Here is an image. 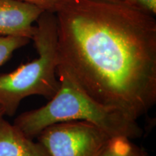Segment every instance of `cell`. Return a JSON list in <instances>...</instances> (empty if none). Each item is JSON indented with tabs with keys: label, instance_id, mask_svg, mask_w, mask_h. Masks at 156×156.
<instances>
[{
	"label": "cell",
	"instance_id": "cell-2",
	"mask_svg": "<svg viewBox=\"0 0 156 156\" xmlns=\"http://www.w3.org/2000/svg\"><path fill=\"white\" fill-rule=\"evenodd\" d=\"M60 86L58 92L41 108L21 114L14 124L30 139L45 128L57 123L83 121L100 128L110 136L136 139L142 135L137 121L95 101L67 74L56 68Z\"/></svg>",
	"mask_w": 156,
	"mask_h": 156
},
{
	"label": "cell",
	"instance_id": "cell-9",
	"mask_svg": "<svg viewBox=\"0 0 156 156\" xmlns=\"http://www.w3.org/2000/svg\"><path fill=\"white\" fill-rule=\"evenodd\" d=\"M123 2L147 14L156 15V0H124Z\"/></svg>",
	"mask_w": 156,
	"mask_h": 156
},
{
	"label": "cell",
	"instance_id": "cell-8",
	"mask_svg": "<svg viewBox=\"0 0 156 156\" xmlns=\"http://www.w3.org/2000/svg\"><path fill=\"white\" fill-rule=\"evenodd\" d=\"M30 41L25 37L0 35V66L10 58L15 51L27 45Z\"/></svg>",
	"mask_w": 156,
	"mask_h": 156
},
{
	"label": "cell",
	"instance_id": "cell-5",
	"mask_svg": "<svg viewBox=\"0 0 156 156\" xmlns=\"http://www.w3.org/2000/svg\"><path fill=\"white\" fill-rule=\"evenodd\" d=\"M44 10L20 0H0V35L32 40L36 22Z\"/></svg>",
	"mask_w": 156,
	"mask_h": 156
},
{
	"label": "cell",
	"instance_id": "cell-7",
	"mask_svg": "<svg viewBox=\"0 0 156 156\" xmlns=\"http://www.w3.org/2000/svg\"><path fill=\"white\" fill-rule=\"evenodd\" d=\"M98 156H148V154L129 138L118 136L111 138Z\"/></svg>",
	"mask_w": 156,
	"mask_h": 156
},
{
	"label": "cell",
	"instance_id": "cell-11",
	"mask_svg": "<svg viewBox=\"0 0 156 156\" xmlns=\"http://www.w3.org/2000/svg\"><path fill=\"white\" fill-rule=\"evenodd\" d=\"M101 1L112 2H124V0H101Z\"/></svg>",
	"mask_w": 156,
	"mask_h": 156
},
{
	"label": "cell",
	"instance_id": "cell-3",
	"mask_svg": "<svg viewBox=\"0 0 156 156\" xmlns=\"http://www.w3.org/2000/svg\"><path fill=\"white\" fill-rule=\"evenodd\" d=\"M36 22L32 40L38 57L11 73L0 75V106L5 115L13 116L25 98L41 95L49 100L59 89L56 15L44 11Z\"/></svg>",
	"mask_w": 156,
	"mask_h": 156
},
{
	"label": "cell",
	"instance_id": "cell-1",
	"mask_svg": "<svg viewBox=\"0 0 156 156\" xmlns=\"http://www.w3.org/2000/svg\"><path fill=\"white\" fill-rule=\"evenodd\" d=\"M57 69L95 101L132 119L156 103V20L124 2L62 0Z\"/></svg>",
	"mask_w": 156,
	"mask_h": 156
},
{
	"label": "cell",
	"instance_id": "cell-4",
	"mask_svg": "<svg viewBox=\"0 0 156 156\" xmlns=\"http://www.w3.org/2000/svg\"><path fill=\"white\" fill-rule=\"evenodd\" d=\"M37 138L49 156H98L112 137L94 124L72 121L52 124Z\"/></svg>",
	"mask_w": 156,
	"mask_h": 156
},
{
	"label": "cell",
	"instance_id": "cell-12",
	"mask_svg": "<svg viewBox=\"0 0 156 156\" xmlns=\"http://www.w3.org/2000/svg\"><path fill=\"white\" fill-rule=\"evenodd\" d=\"M4 115H5V111H4L2 107L0 106V118H1V117H2Z\"/></svg>",
	"mask_w": 156,
	"mask_h": 156
},
{
	"label": "cell",
	"instance_id": "cell-6",
	"mask_svg": "<svg viewBox=\"0 0 156 156\" xmlns=\"http://www.w3.org/2000/svg\"><path fill=\"white\" fill-rule=\"evenodd\" d=\"M0 156H49L40 142L27 136L14 124L0 118Z\"/></svg>",
	"mask_w": 156,
	"mask_h": 156
},
{
	"label": "cell",
	"instance_id": "cell-10",
	"mask_svg": "<svg viewBox=\"0 0 156 156\" xmlns=\"http://www.w3.org/2000/svg\"><path fill=\"white\" fill-rule=\"evenodd\" d=\"M38 6L44 11L54 13L62 0H20Z\"/></svg>",
	"mask_w": 156,
	"mask_h": 156
}]
</instances>
